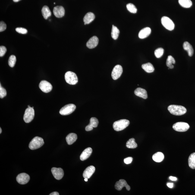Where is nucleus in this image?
<instances>
[{"instance_id": "41", "label": "nucleus", "mask_w": 195, "mask_h": 195, "mask_svg": "<svg viewBox=\"0 0 195 195\" xmlns=\"http://www.w3.org/2000/svg\"><path fill=\"white\" fill-rule=\"evenodd\" d=\"M169 178L170 180H171L172 181H176L177 180L176 177L172 176L169 177Z\"/></svg>"}, {"instance_id": "13", "label": "nucleus", "mask_w": 195, "mask_h": 195, "mask_svg": "<svg viewBox=\"0 0 195 195\" xmlns=\"http://www.w3.org/2000/svg\"><path fill=\"white\" fill-rule=\"evenodd\" d=\"M125 187L127 190L129 191L130 189V187L127 184L125 180L121 179L117 181L115 185V188L116 190L120 191L121 190L123 187Z\"/></svg>"}, {"instance_id": "27", "label": "nucleus", "mask_w": 195, "mask_h": 195, "mask_svg": "<svg viewBox=\"0 0 195 195\" xmlns=\"http://www.w3.org/2000/svg\"><path fill=\"white\" fill-rule=\"evenodd\" d=\"M189 166L192 169H195V152L192 153L189 156L188 159Z\"/></svg>"}, {"instance_id": "10", "label": "nucleus", "mask_w": 195, "mask_h": 195, "mask_svg": "<svg viewBox=\"0 0 195 195\" xmlns=\"http://www.w3.org/2000/svg\"><path fill=\"white\" fill-rule=\"evenodd\" d=\"M39 88L42 92L45 93H49L52 89V85L46 80H42L40 82Z\"/></svg>"}, {"instance_id": "4", "label": "nucleus", "mask_w": 195, "mask_h": 195, "mask_svg": "<svg viewBox=\"0 0 195 195\" xmlns=\"http://www.w3.org/2000/svg\"><path fill=\"white\" fill-rule=\"evenodd\" d=\"M65 79L67 83L70 85H75L78 82L77 75L72 72H67L65 74Z\"/></svg>"}, {"instance_id": "6", "label": "nucleus", "mask_w": 195, "mask_h": 195, "mask_svg": "<svg viewBox=\"0 0 195 195\" xmlns=\"http://www.w3.org/2000/svg\"><path fill=\"white\" fill-rule=\"evenodd\" d=\"M76 108V105L74 104H68L63 107L60 110L59 113L62 115H70L74 112Z\"/></svg>"}, {"instance_id": "15", "label": "nucleus", "mask_w": 195, "mask_h": 195, "mask_svg": "<svg viewBox=\"0 0 195 195\" xmlns=\"http://www.w3.org/2000/svg\"><path fill=\"white\" fill-rule=\"evenodd\" d=\"M99 42V39L97 37L93 36L86 43V46L89 49H93L97 46Z\"/></svg>"}, {"instance_id": "9", "label": "nucleus", "mask_w": 195, "mask_h": 195, "mask_svg": "<svg viewBox=\"0 0 195 195\" xmlns=\"http://www.w3.org/2000/svg\"><path fill=\"white\" fill-rule=\"evenodd\" d=\"M123 72V68L120 65H116L111 73V76L113 79L116 80L119 78L122 74Z\"/></svg>"}, {"instance_id": "3", "label": "nucleus", "mask_w": 195, "mask_h": 195, "mask_svg": "<svg viewBox=\"0 0 195 195\" xmlns=\"http://www.w3.org/2000/svg\"><path fill=\"white\" fill-rule=\"evenodd\" d=\"M44 144L43 139L39 137H36L32 139L29 144V148L32 150L39 149Z\"/></svg>"}, {"instance_id": "24", "label": "nucleus", "mask_w": 195, "mask_h": 195, "mask_svg": "<svg viewBox=\"0 0 195 195\" xmlns=\"http://www.w3.org/2000/svg\"><path fill=\"white\" fill-rule=\"evenodd\" d=\"M165 156L163 153L161 152H157L154 154L152 156V159L156 162H161L163 160Z\"/></svg>"}, {"instance_id": "25", "label": "nucleus", "mask_w": 195, "mask_h": 195, "mask_svg": "<svg viewBox=\"0 0 195 195\" xmlns=\"http://www.w3.org/2000/svg\"><path fill=\"white\" fill-rule=\"evenodd\" d=\"M142 68L147 73L153 72L154 71V68L153 65L150 63L143 64L142 65Z\"/></svg>"}, {"instance_id": "22", "label": "nucleus", "mask_w": 195, "mask_h": 195, "mask_svg": "<svg viewBox=\"0 0 195 195\" xmlns=\"http://www.w3.org/2000/svg\"><path fill=\"white\" fill-rule=\"evenodd\" d=\"M95 16L94 14L92 12H88L85 16L83 18L84 24H90L94 20Z\"/></svg>"}, {"instance_id": "17", "label": "nucleus", "mask_w": 195, "mask_h": 195, "mask_svg": "<svg viewBox=\"0 0 195 195\" xmlns=\"http://www.w3.org/2000/svg\"><path fill=\"white\" fill-rule=\"evenodd\" d=\"M99 121L96 118H92L90 119V123L85 127L86 131H90L93 130V127H97Z\"/></svg>"}, {"instance_id": "32", "label": "nucleus", "mask_w": 195, "mask_h": 195, "mask_svg": "<svg viewBox=\"0 0 195 195\" xmlns=\"http://www.w3.org/2000/svg\"><path fill=\"white\" fill-rule=\"evenodd\" d=\"M17 61V58L15 56L12 55L8 59V64L12 68L14 67Z\"/></svg>"}, {"instance_id": "23", "label": "nucleus", "mask_w": 195, "mask_h": 195, "mask_svg": "<svg viewBox=\"0 0 195 195\" xmlns=\"http://www.w3.org/2000/svg\"><path fill=\"white\" fill-rule=\"evenodd\" d=\"M183 47L184 50L187 51L189 56H192L194 54V50L192 46L188 42H185L183 44Z\"/></svg>"}, {"instance_id": "43", "label": "nucleus", "mask_w": 195, "mask_h": 195, "mask_svg": "<svg viewBox=\"0 0 195 195\" xmlns=\"http://www.w3.org/2000/svg\"><path fill=\"white\" fill-rule=\"evenodd\" d=\"M13 1L15 2H18V1H21V0H13Z\"/></svg>"}, {"instance_id": "35", "label": "nucleus", "mask_w": 195, "mask_h": 195, "mask_svg": "<svg viewBox=\"0 0 195 195\" xmlns=\"http://www.w3.org/2000/svg\"><path fill=\"white\" fill-rule=\"evenodd\" d=\"M7 95V92L6 89L0 85V98H3L5 97Z\"/></svg>"}, {"instance_id": "30", "label": "nucleus", "mask_w": 195, "mask_h": 195, "mask_svg": "<svg viewBox=\"0 0 195 195\" xmlns=\"http://www.w3.org/2000/svg\"><path fill=\"white\" fill-rule=\"evenodd\" d=\"M126 147L129 149H135L137 147V144L136 143L134 138L130 139L126 143Z\"/></svg>"}, {"instance_id": "39", "label": "nucleus", "mask_w": 195, "mask_h": 195, "mask_svg": "<svg viewBox=\"0 0 195 195\" xmlns=\"http://www.w3.org/2000/svg\"><path fill=\"white\" fill-rule=\"evenodd\" d=\"M133 159V158L131 157L126 158L124 159V163L127 164V165L131 163L132 162Z\"/></svg>"}, {"instance_id": "44", "label": "nucleus", "mask_w": 195, "mask_h": 195, "mask_svg": "<svg viewBox=\"0 0 195 195\" xmlns=\"http://www.w3.org/2000/svg\"><path fill=\"white\" fill-rule=\"evenodd\" d=\"M85 181H88V178H85Z\"/></svg>"}, {"instance_id": "16", "label": "nucleus", "mask_w": 195, "mask_h": 195, "mask_svg": "<svg viewBox=\"0 0 195 195\" xmlns=\"http://www.w3.org/2000/svg\"><path fill=\"white\" fill-rule=\"evenodd\" d=\"M95 167L93 165L88 167L83 172V176L84 178L89 179L93 175L95 171Z\"/></svg>"}, {"instance_id": "37", "label": "nucleus", "mask_w": 195, "mask_h": 195, "mask_svg": "<svg viewBox=\"0 0 195 195\" xmlns=\"http://www.w3.org/2000/svg\"><path fill=\"white\" fill-rule=\"evenodd\" d=\"M7 51L6 48L5 46H1L0 47V57H2L5 55Z\"/></svg>"}, {"instance_id": "33", "label": "nucleus", "mask_w": 195, "mask_h": 195, "mask_svg": "<svg viewBox=\"0 0 195 195\" xmlns=\"http://www.w3.org/2000/svg\"><path fill=\"white\" fill-rule=\"evenodd\" d=\"M127 10L130 12L135 14L137 12V9L136 8L134 4L132 3L127 4Z\"/></svg>"}, {"instance_id": "26", "label": "nucleus", "mask_w": 195, "mask_h": 195, "mask_svg": "<svg viewBox=\"0 0 195 195\" xmlns=\"http://www.w3.org/2000/svg\"><path fill=\"white\" fill-rule=\"evenodd\" d=\"M42 13L44 18L47 19L51 15V12L50 10L49 7L45 6H43L42 9Z\"/></svg>"}, {"instance_id": "18", "label": "nucleus", "mask_w": 195, "mask_h": 195, "mask_svg": "<svg viewBox=\"0 0 195 195\" xmlns=\"http://www.w3.org/2000/svg\"><path fill=\"white\" fill-rule=\"evenodd\" d=\"M134 94L136 96L143 98V99H146L148 97L146 91L141 88H139L136 89L134 91Z\"/></svg>"}, {"instance_id": "45", "label": "nucleus", "mask_w": 195, "mask_h": 195, "mask_svg": "<svg viewBox=\"0 0 195 195\" xmlns=\"http://www.w3.org/2000/svg\"><path fill=\"white\" fill-rule=\"evenodd\" d=\"M1 132H2V130H1V128H0V134H1Z\"/></svg>"}, {"instance_id": "20", "label": "nucleus", "mask_w": 195, "mask_h": 195, "mask_svg": "<svg viewBox=\"0 0 195 195\" xmlns=\"http://www.w3.org/2000/svg\"><path fill=\"white\" fill-rule=\"evenodd\" d=\"M151 29L149 27L144 28L140 30L138 34V37L140 39H144L150 35Z\"/></svg>"}, {"instance_id": "7", "label": "nucleus", "mask_w": 195, "mask_h": 195, "mask_svg": "<svg viewBox=\"0 0 195 195\" xmlns=\"http://www.w3.org/2000/svg\"><path fill=\"white\" fill-rule=\"evenodd\" d=\"M172 127L176 131L185 132L189 130L190 126L187 123L180 122L175 123L173 125Z\"/></svg>"}, {"instance_id": "8", "label": "nucleus", "mask_w": 195, "mask_h": 195, "mask_svg": "<svg viewBox=\"0 0 195 195\" xmlns=\"http://www.w3.org/2000/svg\"><path fill=\"white\" fill-rule=\"evenodd\" d=\"M161 23L165 28L169 30H174V24L172 20L169 17H164L161 19Z\"/></svg>"}, {"instance_id": "38", "label": "nucleus", "mask_w": 195, "mask_h": 195, "mask_svg": "<svg viewBox=\"0 0 195 195\" xmlns=\"http://www.w3.org/2000/svg\"><path fill=\"white\" fill-rule=\"evenodd\" d=\"M7 25L3 21H1L0 22V32L4 31L6 29Z\"/></svg>"}, {"instance_id": "29", "label": "nucleus", "mask_w": 195, "mask_h": 195, "mask_svg": "<svg viewBox=\"0 0 195 195\" xmlns=\"http://www.w3.org/2000/svg\"><path fill=\"white\" fill-rule=\"evenodd\" d=\"M119 33V29L116 26L113 25L112 31H111V37H112V39H115V40L118 39Z\"/></svg>"}, {"instance_id": "5", "label": "nucleus", "mask_w": 195, "mask_h": 195, "mask_svg": "<svg viewBox=\"0 0 195 195\" xmlns=\"http://www.w3.org/2000/svg\"><path fill=\"white\" fill-rule=\"evenodd\" d=\"M34 117V111L33 107L26 108L24 116V120L26 123H29L33 121Z\"/></svg>"}, {"instance_id": "21", "label": "nucleus", "mask_w": 195, "mask_h": 195, "mask_svg": "<svg viewBox=\"0 0 195 195\" xmlns=\"http://www.w3.org/2000/svg\"><path fill=\"white\" fill-rule=\"evenodd\" d=\"M77 138V134L74 133H70L66 137L67 144L71 145L76 142Z\"/></svg>"}, {"instance_id": "1", "label": "nucleus", "mask_w": 195, "mask_h": 195, "mask_svg": "<svg viewBox=\"0 0 195 195\" xmlns=\"http://www.w3.org/2000/svg\"><path fill=\"white\" fill-rule=\"evenodd\" d=\"M168 110L171 114L176 116L184 115L187 111L184 107L176 105H170L168 107Z\"/></svg>"}, {"instance_id": "42", "label": "nucleus", "mask_w": 195, "mask_h": 195, "mask_svg": "<svg viewBox=\"0 0 195 195\" xmlns=\"http://www.w3.org/2000/svg\"><path fill=\"white\" fill-rule=\"evenodd\" d=\"M50 195H59V193L58 192H52V193H50L49 194Z\"/></svg>"}, {"instance_id": "40", "label": "nucleus", "mask_w": 195, "mask_h": 195, "mask_svg": "<svg viewBox=\"0 0 195 195\" xmlns=\"http://www.w3.org/2000/svg\"><path fill=\"white\" fill-rule=\"evenodd\" d=\"M174 185L172 183H168L167 184V186L168 187H169V188H172L173 187H174Z\"/></svg>"}, {"instance_id": "28", "label": "nucleus", "mask_w": 195, "mask_h": 195, "mask_svg": "<svg viewBox=\"0 0 195 195\" xmlns=\"http://www.w3.org/2000/svg\"><path fill=\"white\" fill-rule=\"evenodd\" d=\"M178 3L182 7L185 8H189L192 5L191 0H178Z\"/></svg>"}, {"instance_id": "36", "label": "nucleus", "mask_w": 195, "mask_h": 195, "mask_svg": "<svg viewBox=\"0 0 195 195\" xmlns=\"http://www.w3.org/2000/svg\"><path fill=\"white\" fill-rule=\"evenodd\" d=\"M16 31L18 32V33L22 34H26L28 32L27 29L23 28H17L16 29Z\"/></svg>"}, {"instance_id": "12", "label": "nucleus", "mask_w": 195, "mask_h": 195, "mask_svg": "<svg viewBox=\"0 0 195 195\" xmlns=\"http://www.w3.org/2000/svg\"><path fill=\"white\" fill-rule=\"evenodd\" d=\"M51 172H52L54 178L56 179L57 180H61L63 177L64 171L62 168H61L53 167L51 169Z\"/></svg>"}, {"instance_id": "19", "label": "nucleus", "mask_w": 195, "mask_h": 195, "mask_svg": "<svg viewBox=\"0 0 195 195\" xmlns=\"http://www.w3.org/2000/svg\"><path fill=\"white\" fill-rule=\"evenodd\" d=\"M92 151V149L91 147H88L85 149L80 155L81 160L84 161L88 159L91 155Z\"/></svg>"}, {"instance_id": "34", "label": "nucleus", "mask_w": 195, "mask_h": 195, "mask_svg": "<svg viewBox=\"0 0 195 195\" xmlns=\"http://www.w3.org/2000/svg\"><path fill=\"white\" fill-rule=\"evenodd\" d=\"M164 50L162 48H159L156 49L155 51V55L157 58H161L163 55Z\"/></svg>"}, {"instance_id": "31", "label": "nucleus", "mask_w": 195, "mask_h": 195, "mask_svg": "<svg viewBox=\"0 0 195 195\" xmlns=\"http://www.w3.org/2000/svg\"><path fill=\"white\" fill-rule=\"evenodd\" d=\"M176 61L174 58L172 56H168L167 59L166 61V65L169 69H173L174 68V66L173 64L175 63Z\"/></svg>"}, {"instance_id": "14", "label": "nucleus", "mask_w": 195, "mask_h": 195, "mask_svg": "<svg viewBox=\"0 0 195 195\" xmlns=\"http://www.w3.org/2000/svg\"><path fill=\"white\" fill-rule=\"evenodd\" d=\"M53 13L54 15L57 18H61L65 14V10L61 6H57L54 8Z\"/></svg>"}, {"instance_id": "2", "label": "nucleus", "mask_w": 195, "mask_h": 195, "mask_svg": "<svg viewBox=\"0 0 195 195\" xmlns=\"http://www.w3.org/2000/svg\"><path fill=\"white\" fill-rule=\"evenodd\" d=\"M130 124V122L128 120L121 119L114 122L113 127L115 131H121L128 127Z\"/></svg>"}, {"instance_id": "11", "label": "nucleus", "mask_w": 195, "mask_h": 195, "mask_svg": "<svg viewBox=\"0 0 195 195\" xmlns=\"http://www.w3.org/2000/svg\"><path fill=\"white\" fill-rule=\"evenodd\" d=\"M30 177L28 174L26 173H21L18 174L17 177V180L19 184L22 185L27 184L30 180Z\"/></svg>"}]
</instances>
